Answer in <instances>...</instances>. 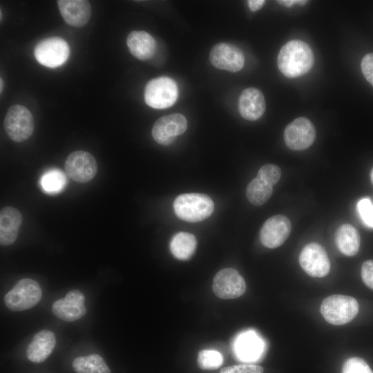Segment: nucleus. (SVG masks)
<instances>
[{
    "label": "nucleus",
    "mask_w": 373,
    "mask_h": 373,
    "mask_svg": "<svg viewBox=\"0 0 373 373\" xmlns=\"http://www.w3.org/2000/svg\"><path fill=\"white\" fill-rule=\"evenodd\" d=\"M311 48L300 40L286 43L280 49L277 59L280 71L288 78H295L307 73L314 65Z\"/></svg>",
    "instance_id": "1"
},
{
    "label": "nucleus",
    "mask_w": 373,
    "mask_h": 373,
    "mask_svg": "<svg viewBox=\"0 0 373 373\" xmlns=\"http://www.w3.org/2000/svg\"><path fill=\"white\" fill-rule=\"evenodd\" d=\"M173 209L179 218L189 222H197L212 214L214 204L207 195L198 193H183L175 199Z\"/></svg>",
    "instance_id": "2"
},
{
    "label": "nucleus",
    "mask_w": 373,
    "mask_h": 373,
    "mask_svg": "<svg viewBox=\"0 0 373 373\" xmlns=\"http://www.w3.org/2000/svg\"><path fill=\"white\" fill-rule=\"evenodd\" d=\"M358 303L354 298L335 294L323 300L321 313L330 324L341 325L354 319L358 312Z\"/></svg>",
    "instance_id": "3"
},
{
    "label": "nucleus",
    "mask_w": 373,
    "mask_h": 373,
    "mask_svg": "<svg viewBox=\"0 0 373 373\" xmlns=\"http://www.w3.org/2000/svg\"><path fill=\"white\" fill-rule=\"evenodd\" d=\"M42 291L39 283L31 278L19 280L4 296L6 307L20 312L35 306L41 299Z\"/></svg>",
    "instance_id": "4"
},
{
    "label": "nucleus",
    "mask_w": 373,
    "mask_h": 373,
    "mask_svg": "<svg viewBox=\"0 0 373 373\" xmlns=\"http://www.w3.org/2000/svg\"><path fill=\"white\" fill-rule=\"evenodd\" d=\"M178 90L176 83L168 77H160L150 80L144 90L146 104L156 109L167 108L177 100Z\"/></svg>",
    "instance_id": "5"
},
{
    "label": "nucleus",
    "mask_w": 373,
    "mask_h": 373,
    "mask_svg": "<svg viewBox=\"0 0 373 373\" xmlns=\"http://www.w3.org/2000/svg\"><path fill=\"white\" fill-rule=\"evenodd\" d=\"M3 126L12 140L21 142L28 140L33 133V117L27 108L15 104L9 108L4 118Z\"/></svg>",
    "instance_id": "6"
},
{
    "label": "nucleus",
    "mask_w": 373,
    "mask_h": 373,
    "mask_svg": "<svg viewBox=\"0 0 373 373\" xmlns=\"http://www.w3.org/2000/svg\"><path fill=\"white\" fill-rule=\"evenodd\" d=\"M34 55L40 64L48 68H57L68 59L70 47L61 37H48L37 43L35 47Z\"/></svg>",
    "instance_id": "7"
},
{
    "label": "nucleus",
    "mask_w": 373,
    "mask_h": 373,
    "mask_svg": "<svg viewBox=\"0 0 373 373\" xmlns=\"http://www.w3.org/2000/svg\"><path fill=\"white\" fill-rule=\"evenodd\" d=\"M64 168L67 175L79 183L89 182L97 172L95 157L84 151H75L70 153L65 161Z\"/></svg>",
    "instance_id": "8"
},
{
    "label": "nucleus",
    "mask_w": 373,
    "mask_h": 373,
    "mask_svg": "<svg viewBox=\"0 0 373 373\" xmlns=\"http://www.w3.org/2000/svg\"><path fill=\"white\" fill-rule=\"evenodd\" d=\"M302 269L310 276L321 278L330 270V261L325 249L319 244L305 245L298 258Z\"/></svg>",
    "instance_id": "9"
},
{
    "label": "nucleus",
    "mask_w": 373,
    "mask_h": 373,
    "mask_svg": "<svg viewBox=\"0 0 373 373\" xmlns=\"http://www.w3.org/2000/svg\"><path fill=\"white\" fill-rule=\"evenodd\" d=\"M316 130L312 122L306 117H298L289 123L284 131L286 146L293 151L309 148L314 142Z\"/></svg>",
    "instance_id": "10"
},
{
    "label": "nucleus",
    "mask_w": 373,
    "mask_h": 373,
    "mask_svg": "<svg viewBox=\"0 0 373 373\" xmlns=\"http://www.w3.org/2000/svg\"><path fill=\"white\" fill-rule=\"evenodd\" d=\"M212 289L218 298L233 299L241 296L245 292L246 283L237 270L225 268L215 275Z\"/></svg>",
    "instance_id": "11"
},
{
    "label": "nucleus",
    "mask_w": 373,
    "mask_h": 373,
    "mask_svg": "<svg viewBox=\"0 0 373 373\" xmlns=\"http://www.w3.org/2000/svg\"><path fill=\"white\" fill-rule=\"evenodd\" d=\"M291 224L284 215H275L267 219L260 231V240L266 247L274 249L280 247L289 237Z\"/></svg>",
    "instance_id": "12"
},
{
    "label": "nucleus",
    "mask_w": 373,
    "mask_h": 373,
    "mask_svg": "<svg viewBox=\"0 0 373 373\" xmlns=\"http://www.w3.org/2000/svg\"><path fill=\"white\" fill-rule=\"evenodd\" d=\"M209 59L214 67L231 73L240 70L245 63V57L240 48L223 42L218 43L212 48Z\"/></svg>",
    "instance_id": "13"
},
{
    "label": "nucleus",
    "mask_w": 373,
    "mask_h": 373,
    "mask_svg": "<svg viewBox=\"0 0 373 373\" xmlns=\"http://www.w3.org/2000/svg\"><path fill=\"white\" fill-rule=\"evenodd\" d=\"M186 128L185 117L180 113H173L161 117L155 122L152 136L157 143L169 145L177 136L184 133Z\"/></svg>",
    "instance_id": "14"
},
{
    "label": "nucleus",
    "mask_w": 373,
    "mask_h": 373,
    "mask_svg": "<svg viewBox=\"0 0 373 373\" xmlns=\"http://www.w3.org/2000/svg\"><path fill=\"white\" fill-rule=\"evenodd\" d=\"M85 296L77 289L69 291L64 298L55 300L52 305V313L59 319L72 322L82 318L86 313Z\"/></svg>",
    "instance_id": "15"
},
{
    "label": "nucleus",
    "mask_w": 373,
    "mask_h": 373,
    "mask_svg": "<svg viewBox=\"0 0 373 373\" xmlns=\"http://www.w3.org/2000/svg\"><path fill=\"white\" fill-rule=\"evenodd\" d=\"M262 340L254 331L249 330L238 335L235 340L233 350L237 358L242 361H257L264 352Z\"/></svg>",
    "instance_id": "16"
},
{
    "label": "nucleus",
    "mask_w": 373,
    "mask_h": 373,
    "mask_svg": "<svg viewBox=\"0 0 373 373\" xmlns=\"http://www.w3.org/2000/svg\"><path fill=\"white\" fill-rule=\"evenodd\" d=\"M57 6L62 18L70 26L82 27L90 19L91 7L88 1L59 0Z\"/></svg>",
    "instance_id": "17"
},
{
    "label": "nucleus",
    "mask_w": 373,
    "mask_h": 373,
    "mask_svg": "<svg viewBox=\"0 0 373 373\" xmlns=\"http://www.w3.org/2000/svg\"><path fill=\"white\" fill-rule=\"evenodd\" d=\"M265 99L262 92L253 87L245 89L238 99L240 115L249 121L260 118L265 111Z\"/></svg>",
    "instance_id": "18"
},
{
    "label": "nucleus",
    "mask_w": 373,
    "mask_h": 373,
    "mask_svg": "<svg viewBox=\"0 0 373 373\" xmlns=\"http://www.w3.org/2000/svg\"><path fill=\"white\" fill-rule=\"evenodd\" d=\"M56 345L55 334L48 329L37 332L26 349V356L29 361L40 363L46 361L52 352Z\"/></svg>",
    "instance_id": "19"
},
{
    "label": "nucleus",
    "mask_w": 373,
    "mask_h": 373,
    "mask_svg": "<svg viewBox=\"0 0 373 373\" xmlns=\"http://www.w3.org/2000/svg\"><path fill=\"white\" fill-rule=\"evenodd\" d=\"M22 222L19 211L12 207H6L0 211V244L8 246L17 238Z\"/></svg>",
    "instance_id": "20"
},
{
    "label": "nucleus",
    "mask_w": 373,
    "mask_h": 373,
    "mask_svg": "<svg viewBox=\"0 0 373 373\" xmlns=\"http://www.w3.org/2000/svg\"><path fill=\"white\" fill-rule=\"evenodd\" d=\"M126 44L131 53L140 60L151 58L156 48L155 39L143 30H134L129 33Z\"/></svg>",
    "instance_id": "21"
},
{
    "label": "nucleus",
    "mask_w": 373,
    "mask_h": 373,
    "mask_svg": "<svg viewBox=\"0 0 373 373\" xmlns=\"http://www.w3.org/2000/svg\"><path fill=\"white\" fill-rule=\"evenodd\" d=\"M335 241L339 251L345 256H353L360 247V236L357 229L350 224L341 225L336 231Z\"/></svg>",
    "instance_id": "22"
},
{
    "label": "nucleus",
    "mask_w": 373,
    "mask_h": 373,
    "mask_svg": "<svg viewBox=\"0 0 373 373\" xmlns=\"http://www.w3.org/2000/svg\"><path fill=\"white\" fill-rule=\"evenodd\" d=\"M197 246L195 236L189 233L181 231L173 236L170 242V250L177 259L189 260L194 254Z\"/></svg>",
    "instance_id": "23"
},
{
    "label": "nucleus",
    "mask_w": 373,
    "mask_h": 373,
    "mask_svg": "<svg viewBox=\"0 0 373 373\" xmlns=\"http://www.w3.org/2000/svg\"><path fill=\"white\" fill-rule=\"evenodd\" d=\"M73 368L77 373H111L104 358L96 354L77 357Z\"/></svg>",
    "instance_id": "24"
},
{
    "label": "nucleus",
    "mask_w": 373,
    "mask_h": 373,
    "mask_svg": "<svg viewBox=\"0 0 373 373\" xmlns=\"http://www.w3.org/2000/svg\"><path fill=\"white\" fill-rule=\"evenodd\" d=\"M273 186L256 177L247 185L246 196L248 200L256 206L265 204L271 196Z\"/></svg>",
    "instance_id": "25"
},
{
    "label": "nucleus",
    "mask_w": 373,
    "mask_h": 373,
    "mask_svg": "<svg viewBox=\"0 0 373 373\" xmlns=\"http://www.w3.org/2000/svg\"><path fill=\"white\" fill-rule=\"evenodd\" d=\"M66 182L64 174L57 169L45 173L41 178L42 189L48 193H57L63 190Z\"/></svg>",
    "instance_id": "26"
},
{
    "label": "nucleus",
    "mask_w": 373,
    "mask_h": 373,
    "mask_svg": "<svg viewBox=\"0 0 373 373\" xmlns=\"http://www.w3.org/2000/svg\"><path fill=\"white\" fill-rule=\"evenodd\" d=\"M223 362L222 355L211 350H203L199 352L197 364L202 370H215L218 368Z\"/></svg>",
    "instance_id": "27"
},
{
    "label": "nucleus",
    "mask_w": 373,
    "mask_h": 373,
    "mask_svg": "<svg viewBox=\"0 0 373 373\" xmlns=\"http://www.w3.org/2000/svg\"><path fill=\"white\" fill-rule=\"evenodd\" d=\"M257 177L273 186L279 181L281 177V171L275 164H267L259 169Z\"/></svg>",
    "instance_id": "28"
},
{
    "label": "nucleus",
    "mask_w": 373,
    "mask_h": 373,
    "mask_svg": "<svg viewBox=\"0 0 373 373\" xmlns=\"http://www.w3.org/2000/svg\"><path fill=\"white\" fill-rule=\"evenodd\" d=\"M341 373H373V372L363 359L352 357L343 364Z\"/></svg>",
    "instance_id": "29"
},
{
    "label": "nucleus",
    "mask_w": 373,
    "mask_h": 373,
    "mask_svg": "<svg viewBox=\"0 0 373 373\" xmlns=\"http://www.w3.org/2000/svg\"><path fill=\"white\" fill-rule=\"evenodd\" d=\"M358 211L363 222L373 227V204L368 198L361 199L357 204Z\"/></svg>",
    "instance_id": "30"
},
{
    "label": "nucleus",
    "mask_w": 373,
    "mask_h": 373,
    "mask_svg": "<svg viewBox=\"0 0 373 373\" xmlns=\"http://www.w3.org/2000/svg\"><path fill=\"white\" fill-rule=\"evenodd\" d=\"M264 369L257 365H234L223 367L220 373H263Z\"/></svg>",
    "instance_id": "31"
},
{
    "label": "nucleus",
    "mask_w": 373,
    "mask_h": 373,
    "mask_svg": "<svg viewBox=\"0 0 373 373\" xmlns=\"http://www.w3.org/2000/svg\"><path fill=\"white\" fill-rule=\"evenodd\" d=\"M361 67L364 77L373 86V53H368L363 57Z\"/></svg>",
    "instance_id": "32"
},
{
    "label": "nucleus",
    "mask_w": 373,
    "mask_h": 373,
    "mask_svg": "<svg viewBox=\"0 0 373 373\" xmlns=\"http://www.w3.org/2000/svg\"><path fill=\"white\" fill-rule=\"evenodd\" d=\"M361 277L364 283L373 289V260H367L363 264Z\"/></svg>",
    "instance_id": "33"
},
{
    "label": "nucleus",
    "mask_w": 373,
    "mask_h": 373,
    "mask_svg": "<svg viewBox=\"0 0 373 373\" xmlns=\"http://www.w3.org/2000/svg\"><path fill=\"white\" fill-rule=\"evenodd\" d=\"M265 0H249L247 5L251 11L256 12L259 10L265 4Z\"/></svg>",
    "instance_id": "34"
},
{
    "label": "nucleus",
    "mask_w": 373,
    "mask_h": 373,
    "mask_svg": "<svg viewBox=\"0 0 373 373\" xmlns=\"http://www.w3.org/2000/svg\"><path fill=\"white\" fill-rule=\"evenodd\" d=\"M307 2V1H305V0H280V1H277V3H278L279 4H280L282 6H284L285 7H288V8L292 6L294 4H298V5H300V6H303V5L306 4Z\"/></svg>",
    "instance_id": "35"
},
{
    "label": "nucleus",
    "mask_w": 373,
    "mask_h": 373,
    "mask_svg": "<svg viewBox=\"0 0 373 373\" xmlns=\"http://www.w3.org/2000/svg\"><path fill=\"white\" fill-rule=\"evenodd\" d=\"M370 179H371V182H372V183L373 184V167H372V169L371 170V172H370Z\"/></svg>",
    "instance_id": "36"
},
{
    "label": "nucleus",
    "mask_w": 373,
    "mask_h": 373,
    "mask_svg": "<svg viewBox=\"0 0 373 373\" xmlns=\"http://www.w3.org/2000/svg\"><path fill=\"white\" fill-rule=\"evenodd\" d=\"M3 85V80H2V79H0V88H1L0 91H1V93L2 92Z\"/></svg>",
    "instance_id": "37"
}]
</instances>
